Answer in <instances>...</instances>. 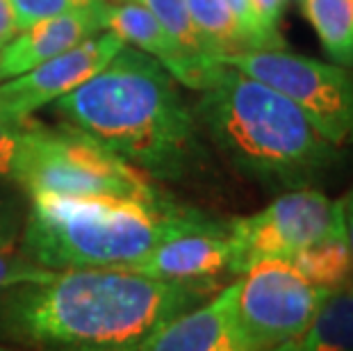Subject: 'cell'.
Here are the masks:
<instances>
[{"instance_id": "1", "label": "cell", "mask_w": 353, "mask_h": 351, "mask_svg": "<svg viewBox=\"0 0 353 351\" xmlns=\"http://www.w3.org/2000/svg\"><path fill=\"white\" fill-rule=\"evenodd\" d=\"M216 288L121 267L66 270L0 292V331L41 351H139L162 324Z\"/></svg>"}, {"instance_id": "2", "label": "cell", "mask_w": 353, "mask_h": 351, "mask_svg": "<svg viewBox=\"0 0 353 351\" xmlns=\"http://www.w3.org/2000/svg\"><path fill=\"white\" fill-rule=\"evenodd\" d=\"M57 114L144 174L178 181L201 160L199 121L155 57L123 46L103 71L55 101Z\"/></svg>"}, {"instance_id": "3", "label": "cell", "mask_w": 353, "mask_h": 351, "mask_svg": "<svg viewBox=\"0 0 353 351\" xmlns=\"http://www.w3.org/2000/svg\"><path fill=\"white\" fill-rule=\"evenodd\" d=\"M196 121L244 176L272 190H301L337 160V146L276 89L219 62L201 89Z\"/></svg>"}, {"instance_id": "4", "label": "cell", "mask_w": 353, "mask_h": 351, "mask_svg": "<svg viewBox=\"0 0 353 351\" xmlns=\"http://www.w3.org/2000/svg\"><path fill=\"white\" fill-rule=\"evenodd\" d=\"M187 210L164 194L155 201L32 194L21 253L55 272L125 267L151 253Z\"/></svg>"}, {"instance_id": "5", "label": "cell", "mask_w": 353, "mask_h": 351, "mask_svg": "<svg viewBox=\"0 0 353 351\" xmlns=\"http://www.w3.org/2000/svg\"><path fill=\"white\" fill-rule=\"evenodd\" d=\"M14 183L32 194L123 197L155 201L162 192L148 174L125 162L71 123L50 130L30 123Z\"/></svg>"}, {"instance_id": "6", "label": "cell", "mask_w": 353, "mask_h": 351, "mask_svg": "<svg viewBox=\"0 0 353 351\" xmlns=\"http://www.w3.org/2000/svg\"><path fill=\"white\" fill-rule=\"evenodd\" d=\"M216 62L283 94L330 144L342 146L353 141V76L342 66L283 48L244 50L223 55Z\"/></svg>"}, {"instance_id": "7", "label": "cell", "mask_w": 353, "mask_h": 351, "mask_svg": "<svg viewBox=\"0 0 353 351\" xmlns=\"http://www.w3.org/2000/svg\"><path fill=\"white\" fill-rule=\"evenodd\" d=\"M228 223L232 276H242L262 260H292L307 246L342 237L337 201L310 188L285 192L265 210Z\"/></svg>"}, {"instance_id": "8", "label": "cell", "mask_w": 353, "mask_h": 351, "mask_svg": "<svg viewBox=\"0 0 353 351\" xmlns=\"http://www.w3.org/2000/svg\"><path fill=\"white\" fill-rule=\"evenodd\" d=\"M324 297L290 260H262L235 281L237 322L255 351H278L305 333Z\"/></svg>"}, {"instance_id": "9", "label": "cell", "mask_w": 353, "mask_h": 351, "mask_svg": "<svg viewBox=\"0 0 353 351\" xmlns=\"http://www.w3.org/2000/svg\"><path fill=\"white\" fill-rule=\"evenodd\" d=\"M230 223L190 208L183 221L151 253L121 270L160 281L201 283L219 290V279L230 274Z\"/></svg>"}, {"instance_id": "10", "label": "cell", "mask_w": 353, "mask_h": 351, "mask_svg": "<svg viewBox=\"0 0 353 351\" xmlns=\"http://www.w3.org/2000/svg\"><path fill=\"white\" fill-rule=\"evenodd\" d=\"M125 43L114 34H99L34 66L32 71L0 85V108L17 119H28L34 110L71 94L103 71Z\"/></svg>"}, {"instance_id": "11", "label": "cell", "mask_w": 353, "mask_h": 351, "mask_svg": "<svg viewBox=\"0 0 353 351\" xmlns=\"http://www.w3.org/2000/svg\"><path fill=\"white\" fill-rule=\"evenodd\" d=\"M139 351H255L237 322L235 281L162 324Z\"/></svg>"}, {"instance_id": "12", "label": "cell", "mask_w": 353, "mask_h": 351, "mask_svg": "<svg viewBox=\"0 0 353 351\" xmlns=\"http://www.w3.org/2000/svg\"><path fill=\"white\" fill-rule=\"evenodd\" d=\"M99 5L92 10L69 12L62 17L43 19L39 23L21 30L7 46L0 50V82H7L17 76L32 71L48 59L66 53L89 39L101 30Z\"/></svg>"}, {"instance_id": "13", "label": "cell", "mask_w": 353, "mask_h": 351, "mask_svg": "<svg viewBox=\"0 0 353 351\" xmlns=\"http://www.w3.org/2000/svg\"><path fill=\"white\" fill-rule=\"evenodd\" d=\"M99 23L110 34L123 43H132L134 48L144 50L155 57L164 69L178 82L194 89V76L187 64V59L180 55L176 43L164 32L160 21L153 17V12L139 0H121V3H99Z\"/></svg>"}, {"instance_id": "14", "label": "cell", "mask_w": 353, "mask_h": 351, "mask_svg": "<svg viewBox=\"0 0 353 351\" xmlns=\"http://www.w3.org/2000/svg\"><path fill=\"white\" fill-rule=\"evenodd\" d=\"M278 351H353V279L326 292L305 333Z\"/></svg>"}, {"instance_id": "15", "label": "cell", "mask_w": 353, "mask_h": 351, "mask_svg": "<svg viewBox=\"0 0 353 351\" xmlns=\"http://www.w3.org/2000/svg\"><path fill=\"white\" fill-rule=\"evenodd\" d=\"M153 12V17L160 21L164 32L176 43L180 55L187 59L194 76V89H203L219 69V62L203 46L201 37L194 28V21L187 10V0H139Z\"/></svg>"}, {"instance_id": "16", "label": "cell", "mask_w": 353, "mask_h": 351, "mask_svg": "<svg viewBox=\"0 0 353 351\" xmlns=\"http://www.w3.org/2000/svg\"><path fill=\"white\" fill-rule=\"evenodd\" d=\"M187 10L203 46L214 59L253 50L249 37L230 12L226 0H187Z\"/></svg>"}, {"instance_id": "17", "label": "cell", "mask_w": 353, "mask_h": 351, "mask_svg": "<svg viewBox=\"0 0 353 351\" xmlns=\"http://www.w3.org/2000/svg\"><path fill=\"white\" fill-rule=\"evenodd\" d=\"M301 10L328 57L353 66V0H301Z\"/></svg>"}, {"instance_id": "18", "label": "cell", "mask_w": 353, "mask_h": 351, "mask_svg": "<svg viewBox=\"0 0 353 351\" xmlns=\"http://www.w3.org/2000/svg\"><path fill=\"white\" fill-rule=\"evenodd\" d=\"M290 263L307 281L314 283L321 290H326V292L344 285V283H349L353 279V260L344 237H335V240L307 246V249L299 251Z\"/></svg>"}, {"instance_id": "19", "label": "cell", "mask_w": 353, "mask_h": 351, "mask_svg": "<svg viewBox=\"0 0 353 351\" xmlns=\"http://www.w3.org/2000/svg\"><path fill=\"white\" fill-rule=\"evenodd\" d=\"M99 3L101 0H10L19 30H26L43 19L62 17V14L80 10H92Z\"/></svg>"}, {"instance_id": "20", "label": "cell", "mask_w": 353, "mask_h": 351, "mask_svg": "<svg viewBox=\"0 0 353 351\" xmlns=\"http://www.w3.org/2000/svg\"><path fill=\"white\" fill-rule=\"evenodd\" d=\"M55 274V270L32 263L26 253H17V249L0 251V292L28 283H46Z\"/></svg>"}, {"instance_id": "21", "label": "cell", "mask_w": 353, "mask_h": 351, "mask_svg": "<svg viewBox=\"0 0 353 351\" xmlns=\"http://www.w3.org/2000/svg\"><path fill=\"white\" fill-rule=\"evenodd\" d=\"M28 128L30 119H17L0 108V178L14 181Z\"/></svg>"}, {"instance_id": "22", "label": "cell", "mask_w": 353, "mask_h": 351, "mask_svg": "<svg viewBox=\"0 0 353 351\" xmlns=\"http://www.w3.org/2000/svg\"><path fill=\"white\" fill-rule=\"evenodd\" d=\"M226 5L230 7V12L235 14V19L239 21V26L249 37L253 50H267V48H283L285 43L281 39V34H274L262 26V21L258 19V14L253 10L251 0H226Z\"/></svg>"}, {"instance_id": "23", "label": "cell", "mask_w": 353, "mask_h": 351, "mask_svg": "<svg viewBox=\"0 0 353 351\" xmlns=\"http://www.w3.org/2000/svg\"><path fill=\"white\" fill-rule=\"evenodd\" d=\"M21 230H23V219L19 203L10 194L0 192V251L17 249Z\"/></svg>"}, {"instance_id": "24", "label": "cell", "mask_w": 353, "mask_h": 351, "mask_svg": "<svg viewBox=\"0 0 353 351\" xmlns=\"http://www.w3.org/2000/svg\"><path fill=\"white\" fill-rule=\"evenodd\" d=\"M253 3V10L258 14V19L262 21L269 32L278 34V23H281V17H283V7H285V0H251Z\"/></svg>"}, {"instance_id": "25", "label": "cell", "mask_w": 353, "mask_h": 351, "mask_svg": "<svg viewBox=\"0 0 353 351\" xmlns=\"http://www.w3.org/2000/svg\"><path fill=\"white\" fill-rule=\"evenodd\" d=\"M337 205H340L342 237H344V242H347V249L353 260V190L344 194V197L337 201Z\"/></svg>"}, {"instance_id": "26", "label": "cell", "mask_w": 353, "mask_h": 351, "mask_svg": "<svg viewBox=\"0 0 353 351\" xmlns=\"http://www.w3.org/2000/svg\"><path fill=\"white\" fill-rule=\"evenodd\" d=\"M17 19H14L10 0H0V50L17 37Z\"/></svg>"}, {"instance_id": "27", "label": "cell", "mask_w": 353, "mask_h": 351, "mask_svg": "<svg viewBox=\"0 0 353 351\" xmlns=\"http://www.w3.org/2000/svg\"><path fill=\"white\" fill-rule=\"evenodd\" d=\"M0 351H10V349H5V347H0Z\"/></svg>"}]
</instances>
